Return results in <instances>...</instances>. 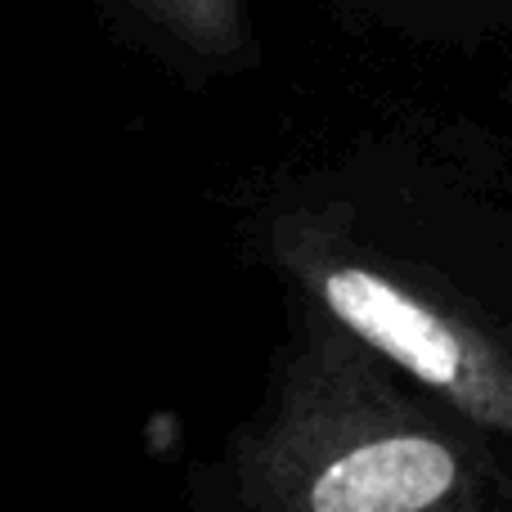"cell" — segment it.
Returning <instances> with one entry per match:
<instances>
[{
  "label": "cell",
  "mask_w": 512,
  "mask_h": 512,
  "mask_svg": "<svg viewBox=\"0 0 512 512\" xmlns=\"http://www.w3.org/2000/svg\"><path fill=\"white\" fill-rule=\"evenodd\" d=\"M234 472L256 512H512L495 459L405 396L346 328L297 355Z\"/></svg>",
  "instance_id": "obj_1"
},
{
  "label": "cell",
  "mask_w": 512,
  "mask_h": 512,
  "mask_svg": "<svg viewBox=\"0 0 512 512\" xmlns=\"http://www.w3.org/2000/svg\"><path fill=\"white\" fill-rule=\"evenodd\" d=\"M279 256L319 310L387 369L436 391L463 423L512 436V337L306 225L279 234Z\"/></svg>",
  "instance_id": "obj_2"
}]
</instances>
